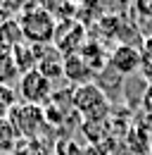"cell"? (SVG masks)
Here are the masks:
<instances>
[{"instance_id":"2","label":"cell","mask_w":152,"mask_h":155,"mask_svg":"<svg viewBox=\"0 0 152 155\" xmlns=\"http://www.w3.org/2000/svg\"><path fill=\"white\" fill-rule=\"evenodd\" d=\"M71 105H74L81 122H102V119H109V112H112L109 98L97 84L74 86L71 88Z\"/></svg>"},{"instance_id":"16","label":"cell","mask_w":152,"mask_h":155,"mask_svg":"<svg viewBox=\"0 0 152 155\" xmlns=\"http://www.w3.org/2000/svg\"><path fill=\"white\" fill-rule=\"evenodd\" d=\"M83 155H109V150H107V148H102V146L88 143V146L83 148Z\"/></svg>"},{"instance_id":"11","label":"cell","mask_w":152,"mask_h":155,"mask_svg":"<svg viewBox=\"0 0 152 155\" xmlns=\"http://www.w3.org/2000/svg\"><path fill=\"white\" fill-rule=\"evenodd\" d=\"M19 69L14 64V58L12 53H5L0 50V86H12L14 81H19Z\"/></svg>"},{"instance_id":"1","label":"cell","mask_w":152,"mask_h":155,"mask_svg":"<svg viewBox=\"0 0 152 155\" xmlns=\"http://www.w3.org/2000/svg\"><path fill=\"white\" fill-rule=\"evenodd\" d=\"M19 26L24 41L31 45H50L55 38L57 19L43 7V5H26L19 12Z\"/></svg>"},{"instance_id":"5","label":"cell","mask_w":152,"mask_h":155,"mask_svg":"<svg viewBox=\"0 0 152 155\" xmlns=\"http://www.w3.org/2000/svg\"><path fill=\"white\" fill-rule=\"evenodd\" d=\"M86 26L81 24L78 19H64V21H57V29H55V38H52V45L67 58V55H76L81 53V48L86 45Z\"/></svg>"},{"instance_id":"17","label":"cell","mask_w":152,"mask_h":155,"mask_svg":"<svg viewBox=\"0 0 152 155\" xmlns=\"http://www.w3.org/2000/svg\"><path fill=\"white\" fill-rule=\"evenodd\" d=\"M150 148H152V143H150Z\"/></svg>"},{"instance_id":"14","label":"cell","mask_w":152,"mask_h":155,"mask_svg":"<svg viewBox=\"0 0 152 155\" xmlns=\"http://www.w3.org/2000/svg\"><path fill=\"white\" fill-rule=\"evenodd\" d=\"M12 155H52V150H48L43 141H19Z\"/></svg>"},{"instance_id":"3","label":"cell","mask_w":152,"mask_h":155,"mask_svg":"<svg viewBox=\"0 0 152 155\" xmlns=\"http://www.w3.org/2000/svg\"><path fill=\"white\" fill-rule=\"evenodd\" d=\"M7 119H10L19 141H40L43 131L50 129L45 122V115H43V107L26 105V103H17V107L10 112Z\"/></svg>"},{"instance_id":"15","label":"cell","mask_w":152,"mask_h":155,"mask_svg":"<svg viewBox=\"0 0 152 155\" xmlns=\"http://www.w3.org/2000/svg\"><path fill=\"white\" fill-rule=\"evenodd\" d=\"M52 155H83V148L76 143V138L64 136V138L55 141V146H52Z\"/></svg>"},{"instance_id":"6","label":"cell","mask_w":152,"mask_h":155,"mask_svg":"<svg viewBox=\"0 0 152 155\" xmlns=\"http://www.w3.org/2000/svg\"><path fill=\"white\" fill-rule=\"evenodd\" d=\"M109 64L116 74L128 77L140 67V53H138V48H133L128 43H121L119 48H114L109 53Z\"/></svg>"},{"instance_id":"12","label":"cell","mask_w":152,"mask_h":155,"mask_svg":"<svg viewBox=\"0 0 152 155\" xmlns=\"http://www.w3.org/2000/svg\"><path fill=\"white\" fill-rule=\"evenodd\" d=\"M17 143H19V138L14 134V129H12V124H10V119H0V155L14 153Z\"/></svg>"},{"instance_id":"9","label":"cell","mask_w":152,"mask_h":155,"mask_svg":"<svg viewBox=\"0 0 152 155\" xmlns=\"http://www.w3.org/2000/svg\"><path fill=\"white\" fill-rule=\"evenodd\" d=\"M21 43H24V34H21V26H19L17 17H5V19H0V50L12 53Z\"/></svg>"},{"instance_id":"13","label":"cell","mask_w":152,"mask_h":155,"mask_svg":"<svg viewBox=\"0 0 152 155\" xmlns=\"http://www.w3.org/2000/svg\"><path fill=\"white\" fill-rule=\"evenodd\" d=\"M19 98L12 86H0V119H7L10 112L17 107Z\"/></svg>"},{"instance_id":"7","label":"cell","mask_w":152,"mask_h":155,"mask_svg":"<svg viewBox=\"0 0 152 155\" xmlns=\"http://www.w3.org/2000/svg\"><path fill=\"white\" fill-rule=\"evenodd\" d=\"M36 69L40 74H45L50 81H55L57 77H64V55L57 50L52 43H50V45H40Z\"/></svg>"},{"instance_id":"4","label":"cell","mask_w":152,"mask_h":155,"mask_svg":"<svg viewBox=\"0 0 152 155\" xmlns=\"http://www.w3.org/2000/svg\"><path fill=\"white\" fill-rule=\"evenodd\" d=\"M17 98L19 103H26V105H36V107H45L52 96H55V84L45 74H40L38 69H31L26 74H21L17 81Z\"/></svg>"},{"instance_id":"10","label":"cell","mask_w":152,"mask_h":155,"mask_svg":"<svg viewBox=\"0 0 152 155\" xmlns=\"http://www.w3.org/2000/svg\"><path fill=\"white\" fill-rule=\"evenodd\" d=\"M38 50H40V45H31L26 41L12 50V58H14V64H17L19 74H26V72H31V69L38 67Z\"/></svg>"},{"instance_id":"8","label":"cell","mask_w":152,"mask_h":155,"mask_svg":"<svg viewBox=\"0 0 152 155\" xmlns=\"http://www.w3.org/2000/svg\"><path fill=\"white\" fill-rule=\"evenodd\" d=\"M93 77H95V72L88 67V62L81 58L78 53L64 58V79H67L69 84L86 86V84H93Z\"/></svg>"}]
</instances>
